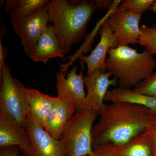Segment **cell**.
<instances>
[{"label":"cell","mask_w":156,"mask_h":156,"mask_svg":"<svg viewBox=\"0 0 156 156\" xmlns=\"http://www.w3.org/2000/svg\"><path fill=\"white\" fill-rule=\"evenodd\" d=\"M64 55L53 26L49 24L28 57L35 62L46 64L51 58H63Z\"/></svg>","instance_id":"cell-14"},{"label":"cell","mask_w":156,"mask_h":156,"mask_svg":"<svg viewBox=\"0 0 156 156\" xmlns=\"http://www.w3.org/2000/svg\"><path fill=\"white\" fill-rule=\"evenodd\" d=\"M11 23L14 33L20 38L24 52L28 57L50 21L45 6L27 17L11 19Z\"/></svg>","instance_id":"cell-6"},{"label":"cell","mask_w":156,"mask_h":156,"mask_svg":"<svg viewBox=\"0 0 156 156\" xmlns=\"http://www.w3.org/2000/svg\"><path fill=\"white\" fill-rule=\"evenodd\" d=\"M82 62L83 64L81 62L82 69L79 74L77 73V66L67 72V78L65 77V72L62 70L56 74V88L57 96L65 102L75 105L76 109L83 103L86 96L83 75L84 62Z\"/></svg>","instance_id":"cell-10"},{"label":"cell","mask_w":156,"mask_h":156,"mask_svg":"<svg viewBox=\"0 0 156 156\" xmlns=\"http://www.w3.org/2000/svg\"><path fill=\"white\" fill-rule=\"evenodd\" d=\"M30 143L27 131L7 114L0 112V149L11 146L19 149Z\"/></svg>","instance_id":"cell-12"},{"label":"cell","mask_w":156,"mask_h":156,"mask_svg":"<svg viewBox=\"0 0 156 156\" xmlns=\"http://www.w3.org/2000/svg\"><path fill=\"white\" fill-rule=\"evenodd\" d=\"M9 51L8 48L3 46L2 39H0V71L6 64V58L9 53Z\"/></svg>","instance_id":"cell-25"},{"label":"cell","mask_w":156,"mask_h":156,"mask_svg":"<svg viewBox=\"0 0 156 156\" xmlns=\"http://www.w3.org/2000/svg\"><path fill=\"white\" fill-rule=\"evenodd\" d=\"M116 1L112 0H95V7L96 9H111L114 5Z\"/></svg>","instance_id":"cell-23"},{"label":"cell","mask_w":156,"mask_h":156,"mask_svg":"<svg viewBox=\"0 0 156 156\" xmlns=\"http://www.w3.org/2000/svg\"><path fill=\"white\" fill-rule=\"evenodd\" d=\"M0 112L9 115L25 128L30 112L24 86L12 76L6 64L0 71Z\"/></svg>","instance_id":"cell-5"},{"label":"cell","mask_w":156,"mask_h":156,"mask_svg":"<svg viewBox=\"0 0 156 156\" xmlns=\"http://www.w3.org/2000/svg\"><path fill=\"white\" fill-rule=\"evenodd\" d=\"M25 128L30 137V143L27 147L19 149L23 156H66L60 140L50 136L30 115Z\"/></svg>","instance_id":"cell-7"},{"label":"cell","mask_w":156,"mask_h":156,"mask_svg":"<svg viewBox=\"0 0 156 156\" xmlns=\"http://www.w3.org/2000/svg\"><path fill=\"white\" fill-rule=\"evenodd\" d=\"M105 101L112 102H128L146 108L156 114V97L140 94L131 89L119 88L108 90Z\"/></svg>","instance_id":"cell-17"},{"label":"cell","mask_w":156,"mask_h":156,"mask_svg":"<svg viewBox=\"0 0 156 156\" xmlns=\"http://www.w3.org/2000/svg\"><path fill=\"white\" fill-rule=\"evenodd\" d=\"M115 5L108 20L119 45L125 46L137 44L140 35L139 23L142 15L118 10L119 5Z\"/></svg>","instance_id":"cell-9"},{"label":"cell","mask_w":156,"mask_h":156,"mask_svg":"<svg viewBox=\"0 0 156 156\" xmlns=\"http://www.w3.org/2000/svg\"><path fill=\"white\" fill-rule=\"evenodd\" d=\"M46 7L65 55L85 36L89 21L97 10L95 1L52 0Z\"/></svg>","instance_id":"cell-2"},{"label":"cell","mask_w":156,"mask_h":156,"mask_svg":"<svg viewBox=\"0 0 156 156\" xmlns=\"http://www.w3.org/2000/svg\"><path fill=\"white\" fill-rule=\"evenodd\" d=\"M154 2V0H124L121 1L117 9L142 15L144 13L150 9Z\"/></svg>","instance_id":"cell-20"},{"label":"cell","mask_w":156,"mask_h":156,"mask_svg":"<svg viewBox=\"0 0 156 156\" xmlns=\"http://www.w3.org/2000/svg\"><path fill=\"white\" fill-rule=\"evenodd\" d=\"M76 109L75 105L66 103L59 98L46 119L44 129L53 138L60 139L65 126Z\"/></svg>","instance_id":"cell-15"},{"label":"cell","mask_w":156,"mask_h":156,"mask_svg":"<svg viewBox=\"0 0 156 156\" xmlns=\"http://www.w3.org/2000/svg\"><path fill=\"white\" fill-rule=\"evenodd\" d=\"M107 71L96 70L89 75L84 77V83L87 93L83 103L76 110H92L100 114L106 105L104 103L108 88L116 86L118 80Z\"/></svg>","instance_id":"cell-8"},{"label":"cell","mask_w":156,"mask_h":156,"mask_svg":"<svg viewBox=\"0 0 156 156\" xmlns=\"http://www.w3.org/2000/svg\"><path fill=\"white\" fill-rule=\"evenodd\" d=\"M105 69L118 80L119 87L131 89L148 77L156 67V60L147 50L138 53L128 46L110 49Z\"/></svg>","instance_id":"cell-3"},{"label":"cell","mask_w":156,"mask_h":156,"mask_svg":"<svg viewBox=\"0 0 156 156\" xmlns=\"http://www.w3.org/2000/svg\"><path fill=\"white\" fill-rule=\"evenodd\" d=\"M134 91L144 95L156 97V72L134 87Z\"/></svg>","instance_id":"cell-21"},{"label":"cell","mask_w":156,"mask_h":156,"mask_svg":"<svg viewBox=\"0 0 156 156\" xmlns=\"http://www.w3.org/2000/svg\"><path fill=\"white\" fill-rule=\"evenodd\" d=\"M113 147L119 156H156L151 128L124 145Z\"/></svg>","instance_id":"cell-16"},{"label":"cell","mask_w":156,"mask_h":156,"mask_svg":"<svg viewBox=\"0 0 156 156\" xmlns=\"http://www.w3.org/2000/svg\"><path fill=\"white\" fill-rule=\"evenodd\" d=\"M48 0H7L4 11L10 12L11 19L27 17L46 6Z\"/></svg>","instance_id":"cell-18"},{"label":"cell","mask_w":156,"mask_h":156,"mask_svg":"<svg viewBox=\"0 0 156 156\" xmlns=\"http://www.w3.org/2000/svg\"><path fill=\"white\" fill-rule=\"evenodd\" d=\"M93 156H119L114 149L113 145L105 144L93 148Z\"/></svg>","instance_id":"cell-22"},{"label":"cell","mask_w":156,"mask_h":156,"mask_svg":"<svg viewBox=\"0 0 156 156\" xmlns=\"http://www.w3.org/2000/svg\"><path fill=\"white\" fill-rule=\"evenodd\" d=\"M29 106L32 118L39 126L44 128L48 115L59 99L42 93L37 89L23 87Z\"/></svg>","instance_id":"cell-13"},{"label":"cell","mask_w":156,"mask_h":156,"mask_svg":"<svg viewBox=\"0 0 156 156\" xmlns=\"http://www.w3.org/2000/svg\"></svg>","instance_id":"cell-28"},{"label":"cell","mask_w":156,"mask_h":156,"mask_svg":"<svg viewBox=\"0 0 156 156\" xmlns=\"http://www.w3.org/2000/svg\"><path fill=\"white\" fill-rule=\"evenodd\" d=\"M152 131L153 136L154 146L155 152L156 156V120L154 123L153 126L151 127Z\"/></svg>","instance_id":"cell-26"},{"label":"cell","mask_w":156,"mask_h":156,"mask_svg":"<svg viewBox=\"0 0 156 156\" xmlns=\"http://www.w3.org/2000/svg\"><path fill=\"white\" fill-rule=\"evenodd\" d=\"M99 115V121L92 128V149L105 144L124 145L151 128L156 120L151 111L128 102L106 105Z\"/></svg>","instance_id":"cell-1"},{"label":"cell","mask_w":156,"mask_h":156,"mask_svg":"<svg viewBox=\"0 0 156 156\" xmlns=\"http://www.w3.org/2000/svg\"><path fill=\"white\" fill-rule=\"evenodd\" d=\"M18 147L11 146L0 149V156H19Z\"/></svg>","instance_id":"cell-24"},{"label":"cell","mask_w":156,"mask_h":156,"mask_svg":"<svg viewBox=\"0 0 156 156\" xmlns=\"http://www.w3.org/2000/svg\"><path fill=\"white\" fill-rule=\"evenodd\" d=\"M150 9L152 11L154 12H156V0L154 1L153 4L152 5Z\"/></svg>","instance_id":"cell-27"},{"label":"cell","mask_w":156,"mask_h":156,"mask_svg":"<svg viewBox=\"0 0 156 156\" xmlns=\"http://www.w3.org/2000/svg\"><path fill=\"white\" fill-rule=\"evenodd\" d=\"M140 30L138 44L145 47L151 55L156 54V23L151 27L143 24Z\"/></svg>","instance_id":"cell-19"},{"label":"cell","mask_w":156,"mask_h":156,"mask_svg":"<svg viewBox=\"0 0 156 156\" xmlns=\"http://www.w3.org/2000/svg\"><path fill=\"white\" fill-rule=\"evenodd\" d=\"M98 114L92 110H76L62 131L60 141L66 156H93L92 133Z\"/></svg>","instance_id":"cell-4"},{"label":"cell","mask_w":156,"mask_h":156,"mask_svg":"<svg viewBox=\"0 0 156 156\" xmlns=\"http://www.w3.org/2000/svg\"><path fill=\"white\" fill-rule=\"evenodd\" d=\"M107 18L104 20L99 31L100 40L95 49L88 56L81 55V61L87 64V75L92 74L96 70L106 71L105 62L106 55L110 49L119 47V42L112 31Z\"/></svg>","instance_id":"cell-11"}]
</instances>
